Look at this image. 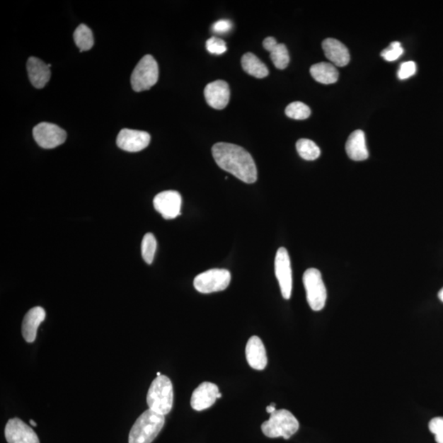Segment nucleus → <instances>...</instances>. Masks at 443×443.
Segmentation results:
<instances>
[{
	"mask_svg": "<svg viewBox=\"0 0 443 443\" xmlns=\"http://www.w3.org/2000/svg\"><path fill=\"white\" fill-rule=\"evenodd\" d=\"M212 154L215 162L224 171L234 175L246 183L256 182L255 163L244 148L234 144L220 142L213 146Z\"/></svg>",
	"mask_w": 443,
	"mask_h": 443,
	"instance_id": "nucleus-1",
	"label": "nucleus"
},
{
	"mask_svg": "<svg viewBox=\"0 0 443 443\" xmlns=\"http://www.w3.org/2000/svg\"><path fill=\"white\" fill-rule=\"evenodd\" d=\"M164 423V415L149 409L146 410L133 425L130 443H151L162 430Z\"/></svg>",
	"mask_w": 443,
	"mask_h": 443,
	"instance_id": "nucleus-2",
	"label": "nucleus"
},
{
	"mask_svg": "<svg viewBox=\"0 0 443 443\" xmlns=\"http://www.w3.org/2000/svg\"><path fill=\"white\" fill-rule=\"evenodd\" d=\"M173 387L171 380L166 375L153 380L147 393L149 409L166 415L172 410L173 405Z\"/></svg>",
	"mask_w": 443,
	"mask_h": 443,
	"instance_id": "nucleus-3",
	"label": "nucleus"
},
{
	"mask_svg": "<svg viewBox=\"0 0 443 443\" xmlns=\"http://www.w3.org/2000/svg\"><path fill=\"white\" fill-rule=\"evenodd\" d=\"M299 427L300 424L296 417L289 410L282 409L272 413L270 420L263 423L261 430L263 434L270 439L282 437L284 439H289Z\"/></svg>",
	"mask_w": 443,
	"mask_h": 443,
	"instance_id": "nucleus-4",
	"label": "nucleus"
},
{
	"mask_svg": "<svg viewBox=\"0 0 443 443\" xmlns=\"http://www.w3.org/2000/svg\"><path fill=\"white\" fill-rule=\"evenodd\" d=\"M159 66L153 56L147 54L139 62L131 77L132 89L137 92L148 91L157 84Z\"/></svg>",
	"mask_w": 443,
	"mask_h": 443,
	"instance_id": "nucleus-5",
	"label": "nucleus"
},
{
	"mask_svg": "<svg viewBox=\"0 0 443 443\" xmlns=\"http://www.w3.org/2000/svg\"><path fill=\"white\" fill-rule=\"evenodd\" d=\"M303 283L309 306L313 311L323 310L327 301V290L321 272L316 269L307 270L303 275Z\"/></svg>",
	"mask_w": 443,
	"mask_h": 443,
	"instance_id": "nucleus-6",
	"label": "nucleus"
},
{
	"mask_svg": "<svg viewBox=\"0 0 443 443\" xmlns=\"http://www.w3.org/2000/svg\"><path fill=\"white\" fill-rule=\"evenodd\" d=\"M231 282V274L229 270L214 269L205 271L195 277L194 287L203 294L224 291Z\"/></svg>",
	"mask_w": 443,
	"mask_h": 443,
	"instance_id": "nucleus-7",
	"label": "nucleus"
},
{
	"mask_svg": "<svg viewBox=\"0 0 443 443\" xmlns=\"http://www.w3.org/2000/svg\"><path fill=\"white\" fill-rule=\"evenodd\" d=\"M275 275L280 283L282 297L289 300L292 291V271L290 256L284 247H280L277 251Z\"/></svg>",
	"mask_w": 443,
	"mask_h": 443,
	"instance_id": "nucleus-8",
	"label": "nucleus"
},
{
	"mask_svg": "<svg viewBox=\"0 0 443 443\" xmlns=\"http://www.w3.org/2000/svg\"><path fill=\"white\" fill-rule=\"evenodd\" d=\"M33 137L40 147L54 149L65 142L67 133L53 123L41 122L34 127Z\"/></svg>",
	"mask_w": 443,
	"mask_h": 443,
	"instance_id": "nucleus-9",
	"label": "nucleus"
},
{
	"mask_svg": "<svg viewBox=\"0 0 443 443\" xmlns=\"http://www.w3.org/2000/svg\"><path fill=\"white\" fill-rule=\"evenodd\" d=\"M182 197L176 190L159 193L154 199V207L164 219H174L181 214Z\"/></svg>",
	"mask_w": 443,
	"mask_h": 443,
	"instance_id": "nucleus-10",
	"label": "nucleus"
},
{
	"mask_svg": "<svg viewBox=\"0 0 443 443\" xmlns=\"http://www.w3.org/2000/svg\"><path fill=\"white\" fill-rule=\"evenodd\" d=\"M8 443H40L34 430L18 418L9 420L5 427Z\"/></svg>",
	"mask_w": 443,
	"mask_h": 443,
	"instance_id": "nucleus-11",
	"label": "nucleus"
},
{
	"mask_svg": "<svg viewBox=\"0 0 443 443\" xmlns=\"http://www.w3.org/2000/svg\"><path fill=\"white\" fill-rule=\"evenodd\" d=\"M151 142L149 134L143 131L122 130L117 137V145L123 151L139 152Z\"/></svg>",
	"mask_w": 443,
	"mask_h": 443,
	"instance_id": "nucleus-12",
	"label": "nucleus"
},
{
	"mask_svg": "<svg viewBox=\"0 0 443 443\" xmlns=\"http://www.w3.org/2000/svg\"><path fill=\"white\" fill-rule=\"evenodd\" d=\"M207 104L215 110H224L229 105L230 99L229 86L224 81L210 82L204 91Z\"/></svg>",
	"mask_w": 443,
	"mask_h": 443,
	"instance_id": "nucleus-13",
	"label": "nucleus"
},
{
	"mask_svg": "<svg viewBox=\"0 0 443 443\" xmlns=\"http://www.w3.org/2000/svg\"><path fill=\"white\" fill-rule=\"evenodd\" d=\"M218 386L209 382H204L193 391L190 405L195 410L202 411L210 408L218 399L219 394Z\"/></svg>",
	"mask_w": 443,
	"mask_h": 443,
	"instance_id": "nucleus-14",
	"label": "nucleus"
},
{
	"mask_svg": "<svg viewBox=\"0 0 443 443\" xmlns=\"http://www.w3.org/2000/svg\"><path fill=\"white\" fill-rule=\"evenodd\" d=\"M246 357L252 369L263 370L266 368L267 364L266 350L259 337H251L247 342Z\"/></svg>",
	"mask_w": 443,
	"mask_h": 443,
	"instance_id": "nucleus-15",
	"label": "nucleus"
},
{
	"mask_svg": "<svg viewBox=\"0 0 443 443\" xmlns=\"http://www.w3.org/2000/svg\"><path fill=\"white\" fill-rule=\"evenodd\" d=\"M322 47L326 58L330 60L334 65L345 67L349 64L350 59H351L349 50L341 41L328 38L323 41Z\"/></svg>",
	"mask_w": 443,
	"mask_h": 443,
	"instance_id": "nucleus-16",
	"label": "nucleus"
},
{
	"mask_svg": "<svg viewBox=\"0 0 443 443\" xmlns=\"http://www.w3.org/2000/svg\"><path fill=\"white\" fill-rule=\"evenodd\" d=\"M45 311L42 307L37 306L25 314L22 326V333L25 342L33 343L37 338L40 324L45 321Z\"/></svg>",
	"mask_w": 443,
	"mask_h": 443,
	"instance_id": "nucleus-17",
	"label": "nucleus"
},
{
	"mask_svg": "<svg viewBox=\"0 0 443 443\" xmlns=\"http://www.w3.org/2000/svg\"><path fill=\"white\" fill-rule=\"evenodd\" d=\"M29 79L33 86L42 89L50 79V69L48 64L35 57H30L27 64Z\"/></svg>",
	"mask_w": 443,
	"mask_h": 443,
	"instance_id": "nucleus-18",
	"label": "nucleus"
},
{
	"mask_svg": "<svg viewBox=\"0 0 443 443\" xmlns=\"http://www.w3.org/2000/svg\"><path fill=\"white\" fill-rule=\"evenodd\" d=\"M346 151L349 158L354 161H364L369 158L363 131L357 130L350 135L346 144Z\"/></svg>",
	"mask_w": 443,
	"mask_h": 443,
	"instance_id": "nucleus-19",
	"label": "nucleus"
},
{
	"mask_svg": "<svg viewBox=\"0 0 443 443\" xmlns=\"http://www.w3.org/2000/svg\"><path fill=\"white\" fill-rule=\"evenodd\" d=\"M311 74L314 80L326 85L336 84L339 77L336 67L326 62L313 64L311 68Z\"/></svg>",
	"mask_w": 443,
	"mask_h": 443,
	"instance_id": "nucleus-20",
	"label": "nucleus"
},
{
	"mask_svg": "<svg viewBox=\"0 0 443 443\" xmlns=\"http://www.w3.org/2000/svg\"><path fill=\"white\" fill-rule=\"evenodd\" d=\"M241 66L246 74L256 79H265L269 75L266 65L254 54L246 53L242 56Z\"/></svg>",
	"mask_w": 443,
	"mask_h": 443,
	"instance_id": "nucleus-21",
	"label": "nucleus"
},
{
	"mask_svg": "<svg viewBox=\"0 0 443 443\" xmlns=\"http://www.w3.org/2000/svg\"><path fill=\"white\" fill-rule=\"evenodd\" d=\"M74 38L77 47L80 49V52L90 50L94 45V37H93L91 30L85 24H81L76 29Z\"/></svg>",
	"mask_w": 443,
	"mask_h": 443,
	"instance_id": "nucleus-22",
	"label": "nucleus"
},
{
	"mask_svg": "<svg viewBox=\"0 0 443 443\" xmlns=\"http://www.w3.org/2000/svg\"><path fill=\"white\" fill-rule=\"evenodd\" d=\"M297 151L299 156L308 161H316L321 156V149L309 139H300L297 142Z\"/></svg>",
	"mask_w": 443,
	"mask_h": 443,
	"instance_id": "nucleus-23",
	"label": "nucleus"
},
{
	"mask_svg": "<svg viewBox=\"0 0 443 443\" xmlns=\"http://www.w3.org/2000/svg\"><path fill=\"white\" fill-rule=\"evenodd\" d=\"M270 58L277 69H285L290 62L289 53L284 44H277L270 52Z\"/></svg>",
	"mask_w": 443,
	"mask_h": 443,
	"instance_id": "nucleus-24",
	"label": "nucleus"
},
{
	"mask_svg": "<svg viewBox=\"0 0 443 443\" xmlns=\"http://www.w3.org/2000/svg\"><path fill=\"white\" fill-rule=\"evenodd\" d=\"M286 115L295 120H305L311 116V109L300 101L292 102L286 108Z\"/></svg>",
	"mask_w": 443,
	"mask_h": 443,
	"instance_id": "nucleus-25",
	"label": "nucleus"
},
{
	"mask_svg": "<svg viewBox=\"0 0 443 443\" xmlns=\"http://www.w3.org/2000/svg\"><path fill=\"white\" fill-rule=\"evenodd\" d=\"M157 249V241L152 234L144 236L142 243V254L144 260L148 265H151Z\"/></svg>",
	"mask_w": 443,
	"mask_h": 443,
	"instance_id": "nucleus-26",
	"label": "nucleus"
},
{
	"mask_svg": "<svg viewBox=\"0 0 443 443\" xmlns=\"http://www.w3.org/2000/svg\"><path fill=\"white\" fill-rule=\"evenodd\" d=\"M404 53V50L401 47V45L398 41L391 42L389 47L383 50L381 56L388 62H393L398 59Z\"/></svg>",
	"mask_w": 443,
	"mask_h": 443,
	"instance_id": "nucleus-27",
	"label": "nucleus"
},
{
	"mask_svg": "<svg viewBox=\"0 0 443 443\" xmlns=\"http://www.w3.org/2000/svg\"><path fill=\"white\" fill-rule=\"evenodd\" d=\"M206 49L210 54L216 55L223 54L228 50L224 40L214 37L206 41Z\"/></svg>",
	"mask_w": 443,
	"mask_h": 443,
	"instance_id": "nucleus-28",
	"label": "nucleus"
},
{
	"mask_svg": "<svg viewBox=\"0 0 443 443\" xmlns=\"http://www.w3.org/2000/svg\"><path fill=\"white\" fill-rule=\"evenodd\" d=\"M429 429L435 436L437 443H443V417H436L432 419L429 424Z\"/></svg>",
	"mask_w": 443,
	"mask_h": 443,
	"instance_id": "nucleus-29",
	"label": "nucleus"
},
{
	"mask_svg": "<svg viewBox=\"0 0 443 443\" xmlns=\"http://www.w3.org/2000/svg\"><path fill=\"white\" fill-rule=\"evenodd\" d=\"M416 73V64L413 61L405 62L400 66L398 76L401 80H405L415 75Z\"/></svg>",
	"mask_w": 443,
	"mask_h": 443,
	"instance_id": "nucleus-30",
	"label": "nucleus"
},
{
	"mask_svg": "<svg viewBox=\"0 0 443 443\" xmlns=\"http://www.w3.org/2000/svg\"><path fill=\"white\" fill-rule=\"evenodd\" d=\"M233 27V23L230 20L222 19L214 23L212 30L214 33L226 34L229 33Z\"/></svg>",
	"mask_w": 443,
	"mask_h": 443,
	"instance_id": "nucleus-31",
	"label": "nucleus"
},
{
	"mask_svg": "<svg viewBox=\"0 0 443 443\" xmlns=\"http://www.w3.org/2000/svg\"><path fill=\"white\" fill-rule=\"evenodd\" d=\"M277 44V40L274 38H267L264 40V42H263V46H264V48L270 53L271 51L276 47Z\"/></svg>",
	"mask_w": 443,
	"mask_h": 443,
	"instance_id": "nucleus-32",
	"label": "nucleus"
},
{
	"mask_svg": "<svg viewBox=\"0 0 443 443\" xmlns=\"http://www.w3.org/2000/svg\"><path fill=\"white\" fill-rule=\"evenodd\" d=\"M275 405L276 404L274 403H272L270 405H267L266 407V411L267 412V413L269 414H272L274 413L275 411H276V408H275Z\"/></svg>",
	"mask_w": 443,
	"mask_h": 443,
	"instance_id": "nucleus-33",
	"label": "nucleus"
},
{
	"mask_svg": "<svg viewBox=\"0 0 443 443\" xmlns=\"http://www.w3.org/2000/svg\"><path fill=\"white\" fill-rule=\"evenodd\" d=\"M439 298L440 299V301L442 302H443V287L442 288V289L439 292Z\"/></svg>",
	"mask_w": 443,
	"mask_h": 443,
	"instance_id": "nucleus-34",
	"label": "nucleus"
},
{
	"mask_svg": "<svg viewBox=\"0 0 443 443\" xmlns=\"http://www.w3.org/2000/svg\"><path fill=\"white\" fill-rule=\"evenodd\" d=\"M30 424L32 425L33 426H38V424L35 423V422L33 420H30Z\"/></svg>",
	"mask_w": 443,
	"mask_h": 443,
	"instance_id": "nucleus-35",
	"label": "nucleus"
},
{
	"mask_svg": "<svg viewBox=\"0 0 443 443\" xmlns=\"http://www.w3.org/2000/svg\"><path fill=\"white\" fill-rule=\"evenodd\" d=\"M159 376H161V373H159V372H158V373H157V377H159Z\"/></svg>",
	"mask_w": 443,
	"mask_h": 443,
	"instance_id": "nucleus-36",
	"label": "nucleus"
}]
</instances>
